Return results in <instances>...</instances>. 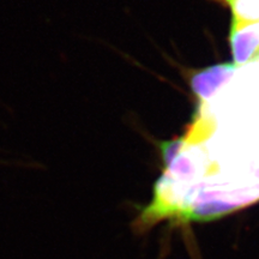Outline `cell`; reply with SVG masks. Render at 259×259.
<instances>
[{
	"label": "cell",
	"mask_w": 259,
	"mask_h": 259,
	"mask_svg": "<svg viewBox=\"0 0 259 259\" xmlns=\"http://www.w3.org/2000/svg\"><path fill=\"white\" fill-rule=\"evenodd\" d=\"M233 12V19L239 22L259 21V0H220Z\"/></svg>",
	"instance_id": "obj_3"
},
{
	"label": "cell",
	"mask_w": 259,
	"mask_h": 259,
	"mask_svg": "<svg viewBox=\"0 0 259 259\" xmlns=\"http://www.w3.org/2000/svg\"><path fill=\"white\" fill-rule=\"evenodd\" d=\"M231 46L234 65L240 67L259 59V21L239 22L233 19Z\"/></svg>",
	"instance_id": "obj_1"
},
{
	"label": "cell",
	"mask_w": 259,
	"mask_h": 259,
	"mask_svg": "<svg viewBox=\"0 0 259 259\" xmlns=\"http://www.w3.org/2000/svg\"><path fill=\"white\" fill-rule=\"evenodd\" d=\"M238 67L234 64H219L194 73L191 88L203 103L210 101L213 95L231 80Z\"/></svg>",
	"instance_id": "obj_2"
}]
</instances>
